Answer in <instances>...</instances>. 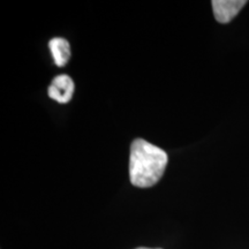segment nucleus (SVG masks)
Segmentation results:
<instances>
[{"label": "nucleus", "instance_id": "obj_4", "mask_svg": "<svg viewBox=\"0 0 249 249\" xmlns=\"http://www.w3.org/2000/svg\"><path fill=\"white\" fill-rule=\"evenodd\" d=\"M49 48L53 57L54 64L59 67H64L71 58V45L65 38H52L49 42Z\"/></svg>", "mask_w": 249, "mask_h": 249}, {"label": "nucleus", "instance_id": "obj_5", "mask_svg": "<svg viewBox=\"0 0 249 249\" xmlns=\"http://www.w3.org/2000/svg\"><path fill=\"white\" fill-rule=\"evenodd\" d=\"M136 249H161V248H147V247H140V248H136Z\"/></svg>", "mask_w": 249, "mask_h": 249}, {"label": "nucleus", "instance_id": "obj_1", "mask_svg": "<svg viewBox=\"0 0 249 249\" xmlns=\"http://www.w3.org/2000/svg\"><path fill=\"white\" fill-rule=\"evenodd\" d=\"M169 157L163 149L143 139L134 140L129 156V179L133 186L149 188L163 177Z\"/></svg>", "mask_w": 249, "mask_h": 249}, {"label": "nucleus", "instance_id": "obj_2", "mask_svg": "<svg viewBox=\"0 0 249 249\" xmlns=\"http://www.w3.org/2000/svg\"><path fill=\"white\" fill-rule=\"evenodd\" d=\"M213 9L214 18L218 22L229 23L232 21L242 7L247 4L245 0H213Z\"/></svg>", "mask_w": 249, "mask_h": 249}, {"label": "nucleus", "instance_id": "obj_3", "mask_svg": "<svg viewBox=\"0 0 249 249\" xmlns=\"http://www.w3.org/2000/svg\"><path fill=\"white\" fill-rule=\"evenodd\" d=\"M50 98L54 99L61 104H66L73 97L74 93V82L68 75L55 76L52 83L49 87Z\"/></svg>", "mask_w": 249, "mask_h": 249}]
</instances>
